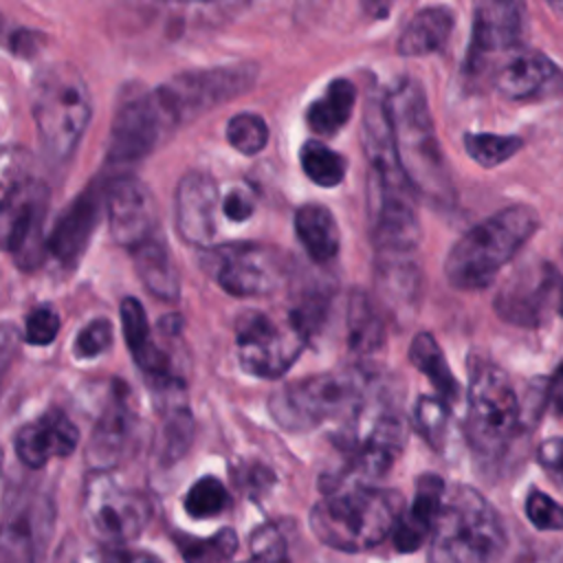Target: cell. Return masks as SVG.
<instances>
[{
	"label": "cell",
	"instance_id": "1",
	"mask_svg": "<svg viewBox=\"0 0 563 563\" xmlns=\"http://www.w3.org/2000/svg\"><path fill=\"white\" fill-rule=\"evenodd\" d=\"M385 106L398 161L411 191L435 207L449 205L453 200V183L422 86L416 79H400L385 95Z\"/></svg>",
	"mask_w": 563,
	"mask_h": 563
},
{
	"label": "cell",
	"instance_id": "2",
	"mask_svg": "<svg viewBox=\"0 0 563 563\" xmlns=\"http://www.w3.org/2000/svg\"><path fill=\"white\" fill-rule=\"evenodd\" d=\"M398 490L372 486H345L325 493L310 510V530L334 550L361 552L378 545L396 530L402 517Z\"/></svg>",
	"mask_w": 563,
	"mask_h": 563
},
{
	"label": "cell",
	"instance_id": "3",
	"mask_svg": "<svg viewBox=\"0 0 563 563\" xmlns=\"http://www.w3.org/2000/svg\"><path fill=\"white\" fill-rule=\"evenodd\" d=\"M539 229L532 207L512 205L471 227L449 251L444 275L453 288L479 290L521 251Z\"/></svg>",
	"mask_w": 563,
	"mask_h": 563
},
{
	"label": "cell",
	"instance_id": "4",
	"mask_svg": "<svg viewBox=\"0 0 563 563\" xmlns=\"http://www.w3.org/2000/svg\"><path fill=\"white\" fill-rule=\"evenodd\" d=\"M506 550V530L488 499L471 486L446 493L431 534V563H497Z\"/></svg>",
	"mask_w": 563,
	"mask_h": 563
},
{
	"label": "cell",
	"instance_id": "5",
	"mask_svg": "<svg viewBox=\"0 0 563 563\" xmlns=\"http://www.w3.org/2000/svg\"><path fill=\"white\" fill-rule=\"evenodd\" d=\"M40 145L51 161H66L79 145L92 114L90 90L68 62L44 66L31 90Z\"/></svg>",
	"mask_w": 563,
	"mask_h": 563
},
{
	"label": "cell",
	"instance_id": "6",
	"mask_svg": "<svg viewBox=\"0 0 563 563\" xmlns=\"http://www.w3.org/2000/svg\"><path fill=\"white\" fill-rule=\"evenodd\" d=\"M365 389V376L354 369L314 374L273 391L268 411L279 427L306 431L330 418L358 413Z\"/></svg>",
	"mask_w": 563,
	"mask_h": 563
},
{
	"label": "cell",
	"instance_id": "7",
	"mask_svg": "<svg viewBox=\"0 0 563 563\" xmlns=\"http://www.w3.org/2000/svg\"><path fill=\"white\" fill-rule=\"evenodd\" d=\"M523 413L506 372L493 363H479L468 383L466 435L484 457L506 451L521 427Z\"/></svg>",
	"mask_w": 563,
	"mask_h": 563
},
{
	"label": "cell",
	"instance_id": "8",
	"mask_svg": "<svg viewBox=\"0 0 563 563\" xmlns=\"http://www.w3.org/2000/svg\"><path fill=\"white\" fill-rule=\"evenodd\" d=\"M352 418L354 424L341 442L343 468L332 477L328 493L345 486H365L363 482L385 475L407 440L405 420L389 407L369 411L363 405Z\"/></svg>",
	"mask_w": 563,
	"mask_h": 563
},
{
	"label": "cell",
	"instance_id": "9",
	"mask_svg": "<svg viewBox=\"0 0 563 563\" xmlns=\"http://www.w3.org/2000/svg\"><path fill=\"white\" fill-rule=\"evenodd\" d=\"M257 79V66L242 62L205 70H185L169 77L156 88L174 121L180 125L200 117L202 112L231 101L246 90Z\"/></svg>",
	"mask_w": 563,
	"mask_h": 563
},
{
	"label": "cell",
	"instance_id": "10",
	"mask_svg": "<svg viewBox=\"0 0 563 563\" xmlns=\"http://www.w3.org/2000/svg\"><path fill=\"white\" fill-rule=\"evenodd\" d=\"M84 519L88 530L106 545H123L136 539L152 519L145 495L114 484L99 473L84 495Z\"/></svg>",
	"mask_w": 563,
	"mask_h": 563
},
{
	"label": "cell",
	"instance_id": "11",
	"mask_svg": "<svg viewBox=\"0 0 563 563\" xmlns=\"http://www.w3.org/2000/svg\"><path fill=\"white\" fill-rule=\"evenodd\" d=\"M176 125L156 88L136 90L117 106L108 139V158L112 163L145 158Z\"/></svg>",
	"mask_w": 563,
	"mask_h": 563
},
{
	"label": "cell",
	"instance_id": "12",
	"mask_svg": "<svg viewBox=\"0 0 563 563\" xmlns=\"http://www.w3.org/2000/svg\"><path fill=\"white\" fill-rule=\"evenodd\" d=\"M235 343L242 367L260 378L282 376L306 347V339L286 325L273 321L266 312L246 310L235 319Z\"/></svg>",
	"mask_w": 563,
	"mask_h": 563
},
{
	"label": "cell",
	"instance_id": "13",
	"mask_svg": "<svg viewBox=\"0 0 563 563\" xmlns=\"http://www.w3.org/2000/svg\"><path fill=\"white\" fill-rule=\"evenodd\" d=\"M495 312L521 328H537L550 314L563 317V277L548 262H528L499 288Z\"/></svg>",
	"mask_w": 563,
	"mask_h": 563
},
{
	"label": "cell",
	"instance_id": "14",
	"mask_svg": "<svg viewBox=\"0 0 563 563\" xmlns=\"http://www.w3.org/2000/svg\"><path fill=\"white\" fill-rule=\"evenodd\" d=\"M48 209V189L35 178H15L4 189L2 200V244L22 268L42 262L44 218Z\"/></svg>",
	"mask_w": 563,
	"mask_h": 563
},
{
	"label": "cell",
	"instance_id": "15",
	"mask_svg": "<svg viewBox=\"0 0 563 563\" xmlns=\"http://www.w3.org/2000/svg\"><path fill=\"white\" fill-rule=\"evenodd\" d=\"M55 530V504L44 493H22L7 504L0 563H44Z\"/></svg>",
	"mask_w": 563,
	"mask_h": 563
},
{
	"label": "cell",
	"instance_id": "16",
	"mask_svg": "<svg viewBox=\"0 0 563 563\" xmlns=\"http://www.w3.org/2000/svg\"><path fill=\"white\" fill-rule=\"evenodd\" d=\"M209 268L220 288L233 297L271 295L284 273L282 253L257 244L222 246L211 253Z\"/></svg>",
	"mask_w": 563,
	"mask_h": 563
},
{
	"label": "cell",
	"instance_id": "17",
	"mask_svg": "<svg viewBox=\"0 0 563 563\" xmlns=\"http://www.w3.org/2000/svg\"><path fill=\"white\" fill-rule=\"evenodd\" d=\"M110 235L134 251L156 235V202L150 187L134 176L112 178L103 194Z\"/></svg>",
	"mask_w": 563,
	"mask_h": 563
},
{
	"label": "cell",
	"instance_id": "18",
	"mask_svg": "<svg viewBox=\"0 0 563 563\" xmlns=\"http://www.w3.org/2000/svg\"><path fill=\"white\" fill-rule=\"evenodd\" d=\"M523 26L521 2H477L473 9L471 44L466 51V70L482 73L495 59H504L519 44ZM497 62V64H499Z\"/></svg>",
	"mask_w": 563,
	"mask_h": 563
},
{
	"label": "cell",
	"instance_id": "19",
	"mask_svg": "<svg viewBox=\"0 0 563 563\" xmlns=\"http://www.w3.org/2000/svg\"><path fill=\"white\" fill-rule=\"evenodd\" d=\"M369 238L374 262L418 260L416 253L422 233L409 194L374 191Z\"/></svg>",
	"mask_w": 563,
	"mask_h": 563
},
{
	"label": "cell",
	"instance_id": "20",
	"mask_svg": "<svg viewBox=\"0 0 563 563\" xmlns=\"http://www.w3.org/2000/svg\"><path fill=\"white\" fill-rule=\"evenodd\" d=\"M493 84L510 101H548L563 97V70L541 51L515 48L493 73Z\"/></svg>",
	"mask_w": 563,
	"mask_h": 563
},
{
	"label": "cell",
	"instance_id": "21",
	"mask_svg": "<svg viewBox=\"0 0 563 563\" xmlns=\"http://www.w3.org/2000/svg\"><path fill=\"white\" fill-rule=\"evenodd\" d=\"M361 143L372 167L374 191L407 194L411 187L398 161L385 97H367L361 123Z\"/></svg>",
	"mask_w": 563,
	"mask_h": 563
},
{
	"label": "cell",
	"instance_id": "22",
	"mask_svg": "<svg viewBox=\"0 0 563 563\" xmlns=\"http://www.w3.org/2000/svg\"><path fill=\"white\" fill-rule=\"evenodd\" d=\"M136 438V416L128 398V389L121 385L112 391L108 405L103 407L88 446L86 462L97 473H106L119 466L132 451Z\"/></svg>",
	"mask_w": 563,
	"mask_h": 563
},
{
	"label": "cell",
	"instance_id": "23",
	"mask_svg": "<svg viewBox=\"0 0 563 563\" xmlns=\"http://www.w3.org/2000/svg\"><path fill=\"white\" fill-rule=\"evenodd\" d=\"M220 189L205 172H187L176 187V229L194 246H209L216 235V216L220 209Z\"/></svg>",
	"mask_w": 563,
	"mask_h": 563
},
{
	"label": "cell",
	"instance_id": "24",
	"mask_svg": "<svg viewBox=\"0 0 563 563\" xmlns=\"http://www.w3.org/2000/svg\"><path fill=\"white\" fill-rule=\"evenodd\" d=\"M79 442V429L62 409H48L37 420L15 433V453L31 468L44 466L53 457H66Z\"/></svg>",
	"mask_w": 563,
	"mask_h": 563
},
{
	"label": "cell",
	"instance_id": "25",
	"mask_svg": "<svg viewBox=\"0 0 563 563\" xmlns=\"http://www.w3.org/2000/svg\"><path fill=\"white\" fill-rule=\"evenodd\" d=\"M99 220V198L95 189L81 191L73 205L57 218L46 240V251L64 266H75L86 251L92 229Z\"/></svg>",
	"mask_w": 563,
	"mask_h": 563
},
{
	"label": "cell",
	"instance_id": "26",
	"mask_svg": "<svg viewBox=\"0 0 563 563\" xmlns=\"http://www.w3.org/2000/svg\"><path fill=\"white\" fill-rule=\"evenodd\" d=\"M444 497V482L438 475L427 473L418 477L416 495L394 530L396 550L416 552L433 534Z\"/></svg>",
	"mask_w": 563,
	"mask_h": 563
},
{
	"label": "cell",
	"instance_id": "27",
	"mask_svg": "<svg viewBox=\"0 0 563 563\" xmlns=\"http://www.w3.org/2000/svg\"><path fill=\"white\" fill-rule=\"evenodd\" d=\"M119 312H121V328H123L128 350L132 352V358L141 367V372L158 389L174 385L176 380L169 376V356L154 343L150 334L145 308L141 306V301L134 297H125L121 301Z\"/></svg>",
	"mask_w": 563,
	"mask_h": 563
},
{
	"label": "cell",
	"instance_id": "28",
	"mask_svg": "<svg viewBox=\"0 0 563 563\" xmlns=\"http://www.w3.org/2000/svg\"><path fill=\"white\" fill-rule=\"evenodd\" d=\"M453 11L446 7H424L398 37V53L405 57H422L438 53L446 46L453 31Z\"/></svg>",
	"mask_w": 563,
	"mask_h": 563
},
{
	"label": "cell",
	"instance_id": "29",
	"mask_svg": "<svg viewBox=\"0 0 563 563\" xmlns=\"http://www.w3.org/2000/svg\"><path fill=\"white\" fill-rule=\"evenodd\" d=\"M132 257H134V266H136V273H139L143 286L156 299H163V301L178 299L180 282H178V273H176V266L172 262L165 240H161L158 235L150 238L147 242H143L141 246H136L132 251Z\"/></svg>",
	"mask_w": 563,
	"mask_h": 563
},
{
	"label": "cell",
	"instance_id": "30",
	"mask_svg": "<svg viewBox=\"0 0 563 563\" xmlns=\"http://www.w3.org/2000/svg\"><path fill=\"white\" fill-rule=\"evenodd\" d=\"M356 103V88L350 79H332L325 92L314 99L306 110L308 128L321 136L336 134L352 117Z\"/></svg>",
	"mask_w": 563,
	"mask_h": 563
},
{
	"label": "cell",
	"instance_id": "31",
	"mask_svg": "<svg viewBox=\"0 0 563 563\" xmlns=\"http://www.w3.org/2000/svg\"><path fill=\"white\" fill-rule=\"evenodd\" d=\"M295 231L314 262L325 264L339 253V227L328 207L314 202L299 207L295 213Z\"/></svg>",
	"mask_w": 563,
	"mask_h": 563
},
{
	"label": "cell",
	"instance_id": "32",
	"mask_svg": "<svg viewBox=\"0 0 563 563\" xmlns=\"http://www.w3.org/2000/svg\"><path fill=\"white\" fill-rule=\"evenodd\" d=\"M409 361L420 374H424L431 380V385L438 391V398H442L446 405L457 400L460 383L453 376L440 345L429 332H420L413 336L409 345Z\"/></svg>",
	"mask_w": 563,
	"mask_h": 563
},
{
	"label": "cell",
	"instance_id": "33",
	"mask_svg": "<svg viewBox=\"0 0 563 563\" xmlns=\"http://www.w3.org/2000/svg\"><path fill=\"white\" fill-rule=\"evenodd\" d=\"M385 341V325L374 303L363 290H354L347 301V345L358 354L378 350Z\"/></svg>",
	"mask_w": 563,
	"mask_h": 563
},
{
	"label": "cell",
	"instance_id": "34",
	"mask_svg": "<svg viewBox=\"0 0 563 563\" xmlns=\"http://www.w3.org/2000/svg\"><path fill=\"white\" fill-rule=\"evenodd\" d=\"M303 174L319 187H334L345 178V158L321 141H306L299 150Z\"/></svg>",
	"mask_w": 563,
	"mask_h": 563
},
{
	"label": "cell",
	"instance_id": "35",
	"mask_svg": "<svg viewBox=\"0 0 563 563\" xmlns=\"http://www.w3.org/2000/svg\"><path fill=\"white\" fill-rule=\"evenodd\" d=\"M523 141L510 134H490V132H468L464 134L466 154L482 167H497L506 163L512 154L521 150Z\"/></svg>",
	"mask_w": 563,
	"mask_h": 563
},
{
	"label": "cell",
	"instance_id": "36",
	"mask_svg": "<svg viewBox=\"0 0 563 563\" xmlns=\"http://www.w3.org/2000/svg\"><path fill=\"white\" fill-rule=\"evenodd\" d=\"M229 493L218 477H200L185 495V510L194 519H211L227 510Z\"/></svg>",
	"mask_w": 563,
	"mask_h": 563
},
{
	"label": "cell",
	"instance_id": "37",
	"mask_svg": "<svg viewBox=\"0 0 563 563\" xmlns=\"http://www.w3.org/2000/svg\"><path fill=\"white\" fill-rule=\"evenodd\" d=\"M227 141L240 154H257L266 147L268 125L255 112H238L227 123Z\"/></svg>",
	"mask_w": 563,
	"mask_h": 563
},
{
	"label": "cell",
	"instance_id": "38",
	"mask_svg": "<svg viewBox=\"0 0 563 563\" xmlns=\"http://www.w3.org/2000/svg\"><path fill=\"white\" fill-rule=\"evenodd\" d=\"M194 438V420L185 407L172 409L165 418L163 433H161V446L158 457L165 464H172L183 457V453L189 449Z\"/></svg>",
	"mask_w": 563,
	"mask_h": 563
},
{
	"label": "cell",
	"instance_id": "39",
	"mask_svg": "<svg viewBox=\"0 0 563 563\" xmlns=\"http://www.w3.org/2000/svg\"><path fill=\"white\" fill-rule=\"evenodd\" d=\"M178 543L187 563H220L238 550V537L227 528L209 539H180Z\"/></svg>",
	"mask_w": 563,
	"mask_h": 563
},
{
	"label": "cell",
	"instance_id": "40",
	"mask_svg": "<svg viewBox=\"0 0 563 563\" xmlns=\"http://www.w3.org/2000/svg\"><path fill=\"white\" fill-rule=\"evenodd\" d=\"M416 424L424 440L433 446H440L446 424H449V405L438 396H422L416 405Z\"/></svg>",
	"mask_w": 563,
	"mask_h": 563
},
{
	"label": "cell",
	"instance_id": "41",
	"mask_svg": "<svg viewBox=\"0 0 563 563\" xmlns=\"http://www.w3.org/2000/svg\"><path fill=\"white\" fill-rule=\"evenodd\" d=\"M112 345V323L103 317L92 319L90 323H86L73 343V354L77 358H95L99 354H103L108 347Z\"/></svg>",
	"mask_w": 563,
	"mask_h": 563
},
{
	"label": "cell",
	"instance_id": "42",
	"mask_svg": "<svg viewBox=\"0 0 563 563\" xmlns=\"http://www.w3.org/2000/svg\"><path fill=\"white\" fill-rule=\"evenodd\" d=\"M526 517L537 530H563V506L543 490H530L526 497Z\"/></svg>",
	"mask_w": 563,
	"mask_h": 563
},
{
	"label": "cell",
	"instance_id": "43",
	"mask_svg": "<svg viewBox=\"0 0 563 563\" xmlns=\"http://www.w3.org/2000/svg\"><path fill=\"white\" fill-rule=\"evenodd\" d=\"M57 332H59V317H57L53 306L42 303V306H35L26 314L24 339L31 345H48V343L55 341Z\"/></svg>",
	"mask_w": 563,
	"mask_h": 563
},
{
	"label": "cell",
	"instance_id": "44",
	"mask_svg": "<svg viewBox=\"0 0 563 563\" xmlns=\"http://www.w3.org/2000/svg\"><path fill=\"white\" fill-rule=\"evenodd\" d=\"M257 202V194L249 183H233L220 198L222 213L233 222H244L253 216Z\"/></svg>",
	"mask_w": 563,
	"mask_h": 563
},
{
	"label": "cell",
	"instance_id": "45",
	"mask_svg": "<svg viewBox=\"0 0 563 563\" xmlns=\"http://www.w3.org/2000/svg\"><path fill=\"white\" fill-rule=\"evenodd\" d=\"M255 563H282L284 561V539L275 526H262L251 539Z\"/></svg>",
	"mask_w": 563,
	"mask_h": 563
},
{
	"label": "cell",
	"instance_id": "46",
	"mask_svg": "<svg viewBox=\"0 0 563 563\" xmlns=\"http://www.w3.org/2000/svg\"><path fill=\"white\" fill-rule=\"evenodd\" d=\"M97 563H163V561L147 550L114 545V548L101 550L97 556Z\"/></svg>",
	"mask_w": 563,
	"mask_h": 563
},
{
	"label": "cell",
	"instance_id": "47",
	"mask_svg": "<svg viewBox=\"0 0 563 563\" xmlns=\"http://www.w3.org/2000/svg\"><path fill=\"white\" fill-rule=\"evenodd\" d=\"M539 462L552 473H563V438L545 440L539 446Z\"/></svg>",
	"mask_w": 563,
	"mask_h": 563
},
{
	"label": "cell",
	"instance_id": "48",
	"mask_svg": "<svg viewBox=\"0 0 563 563\" xmlns=\"http://www.w3.org/2000/svg\"><path fill=\"white\" fill-rule=\"evenodd\" d=\"M548 402L554 409V413L563 416V363L554 369V376L548 385Z\"/></svg>",
	"mask_w": 563,
	"mask_h": 563
}]
</instances>
